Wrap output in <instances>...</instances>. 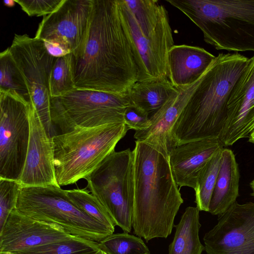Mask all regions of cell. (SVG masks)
Masks as SVG:
<instances>
[{
    "label": "cell",
    "instance_id": "cell-18",
    "mask_svg": "<svg viewBox=\"0 0 254 254\" xmlns=\"http://www.w3.org/2000/svg\"><path fill=\"white\" fill-rule=\"evenodd\" d=\"M224 148L219 138H206L176 146L169 156L179 187L195 189L198 176L211 158Z\"/></svg>",
    "mask_w": 254,
    "mask_h": 254
},
{
    "label": "cell",
    "instance_id": "cell-10",
    "mask_svg": "<svg viewBox=\"0 0 254 254\" xmlns=\"http://www.w3.org/2000/svg\"><path fill=\"white\" fill-rule=\"evenodd\" d=\"M9 51L22 73L31 97V104L48 134L53 136L49 77L56 57L44 42L27 34H15Z\"/></svg>",
    "mask_w": 254,
    "mask_h": 254
},
{
    "label": "cell",
    "instance_id": "cell-13",
    "mask_svg": "<svg viewBox=\"0 0 254 254\" xmlns=\"http://www.w3.org/2000/svg\"><path fill=\"white\" fill-rule=\"evenodd\" d=\"M93 0H64L53 13L44 16L35 38L61 48L67 54L82 44L89 23Z\"/></svg>",
    "mask_w": 254,
    "mask_h": 254
},
{
    "label": "cell",
    "instance_id": "cell-35",
    "mask_svg": "<svg viewBox=\"0 0 254 254\" xmlns=\"http://www.w3.org/2000/svg\"><path fill=\"white\" fill-rule=\"evenodd\" d=\"M95 254H107L105 252L99 249Z\"/></svg>",
    "mask_w": 254,
    "mask_h": 254
},
{
    "label": "cell",
    "instance_id": "cell-22",
    "mask_svg": "<svg viewBox=\"0 0 254 254\" xmlns=\"http://www.w3.org/2000/svg\"><path fill=\"white\" fill-rule=\"evenodd\" d=\"M199 210L189 206L175 226L174 240L169 247L168 254H201L205 247L201 243L199 231Z\"/></svg>",
    "mask_w": 254,
    "mask_h": 254
},
{
    "label": "cell",
    "instance_id": "cell-6",
    "mask_svg": "<svg viewBox=\"0 0 254 254\" xmlns=\"http://www.w3.org/2000/svg\"><path fill=\"white\" fill-rule=\"evenodd\" d=\"M128 128L125 123L76 127L52 136L56 181L65 186L85 179L112 152Z\"/></svg>",
    "mask_w": 254,
    "mask_h": 254
},
{
    "label": "cell",
    "instance_id": "cell-17",
    "mask_svg": "<svg viewBox=\"0 0 254 254\" xmlns=\"http://www.w3.org/2000/svg\"><path fill=\"white\" fill-rule=\"evenodd\" d=\"M201 77L191 85L179 89L150 116L151 125L148 129L135 132L134 138L149 144L169 158L170 153L177 146L173 134V127Z\"/></svg>",
    "mask_w": 254,
    "mask_h": 254
},
{
    "label": "cell",
    "instance_id": "cell-29",
    "mask_svg": "<svg viewBox=\"0 0 254 254\" xmlns=\"http://www.w3.org/2000/svg\"><path fill=\"white\" fill-rule=\"evenodd\" d=\"M21 188L18 181L0 178V229L16 208Z\"/></svg>",
    "mask_w": 254,
    "mask_h": 254
},
{
    "label": "cell",
    "instance_id": "cell-32",
    "mask_svg": "<svg viewBox=\"0 0 254 254\" xmlns=\"http://www.w3.org/2000/svg\"><path fill=\"white\" fill-rule=\"evenodd\" d=\"M3 3L4 5L9 6L11 7L14 5L15 1L14 0H5L3 1Z\"/></svg>",
    "mask_w": 254,
    "mask_h": 254
},
{
    "label": "cell",
    "instance_id": "cell-21",
    "mask_svg": "<svg viewBox=\"0 0 254 254\" xmlns=\"http://www.w3.org/2000/svg\"><path fill=\"white\" fill-rule=\"evenodd\" d=\"M178 90L168 79L150 82L137 81L127 95L130 104L142 110L150 117Z\"/></svg>",
    "mask_w": 254,
    "mask_h": 254
},
{
    "label": "cell",
    "instance_id": "cell-12",
    "mask_svg": "<svg viewBox=\"0 0 254 254\" xmlns=\"http://www.w3.org/2000/svg\"><path fill=\"white\" fill-rule=\"evenodd\" d=\"M203 241L206 254H254V203L236 201Z\"/></svg>",
    "mask_w": 254,
    "mask_h": 254
},
{
    "label": "cell",
    "instance_id": "cell-15",
    "mask_svg": "<svg viewBox=\"0 0 254 254\" xmlns=\"http://www.w3.org/2000/svg\"><path fill=\"white\" fill-rule=\"evenodd\" d=\"M29 144L22 172L18 181L22 187L57 185L52 137L45 130L31 105Z\"/></svg>",
    "mask_w": 254,
    "mask_h": 254
},
{
    "label": "cell",
    "instance_id": "cell-31",
    "mask_svg": "<svg viewBox=\"0 0 254 254\" xmlns=\"http://www.w3.org/2000/svg\"><path fill=\"white\" fill-rule=\"evenodd\" d=\"M123 115L125 124L128 129L142 131L148 129L151 125L149 115L133 105L130 104L127 107Z\"/></svg>",
    "mask_w": 254,
    "mask_h": 254
},
{
    "label": "cell",
    "instance_id": "cell-1",
    "mask_svg": "<svg viewBox=\"0 0 254 254\" xmlns=\"http://www.w3.org/2000/svg\"><path fill=\"white\" fill-rule=\"evenodd\" d=\"M71 56L76 88L127 96L138 70L118 0H93L85 36Z\"/></svg>",
    "mask_w": 254,
    "mask_h": 254
},
{
    "label": "cell",
    "instance_id": "cell-28",
    "mask_svg": "<svg viewBox=\"0 0 254 254\" xmlns=\"http://www.w3.org/2000/svg\"><path fill=\"white\" fill-rule=\"evenodd\" d=\"M70 198L89 216L113 230L116 225L105 207L99 200L84 189L66 190Z\"/></svg>",
    "mask_w": 254,
    "mask_h": 254
},
{
    "label": "cell",
    "instance_id": "cell-30",
    "mask_svg": "<svg viewBox=\"0 0 254 254\" xmlns=\"http://www.w3.org/2000/svg\"><path fill=\"white\" fill-rule=\"evenodd\" d=\"M29 16H46L53 13L64 0H14Z\"/></svg>",
    "mask_w": 254,
    "mask_h": 254
},
{
    "label": "cell",
    "instance_id": "cell-8",
    "mask_svg": "<svg viewBox=\"0 0 254 254\" xmlns=\"http://www.w3.org/2000/svg\"><path fill=\"white\" fill-rule=\"evenodd\" d=\"M130 104L127 95L75 88L62 96L51 98L52 122L61 133L76 127L125 123L124 112Z\"/></svg>",
    "mask_w": 254,
    "mask_h": 254
},
{
    "label": "cell",
    "instance_id": "cell-27",
    "mask_svg": "<svg viewBox=\"0 0 254 254\" xmlns=\"http://www.w3.org/2000/svg\"><path fill=\"white\" fill-rule=\"evenodd\" d=\"M99 248L107 254H150L140 237L128 233L113 234L98 243Z\"/></svg>",
    "mask_w": 254,
    "mask_h": 254
},
{
    "label": "cell",
    "instance_id": "cell-34",
    "mask_svg": "<svg viewBox=\"0 0 254 254\" xmlns=\"http://www.w3.org/2000/svg\"><path fill=\"white\" fill-rule=\"evenodd\" d=\"M250 186L252 190V192L251 195L254 197V180H253L250 183Z\"/></svg>",
    "mask_w": 254,
    "mask_h": 254
},
{
    "label": "cell",
    "instance_id": "cell-3",
    "mask_svg": "<svg viewBox=\"0 0 254 254\" xmlns=\"http://www.w3.org/2000/svg\"><path fill=\"white\" fill-rule=\"evenodd\" d=\"M250 59L238 53L219 54L201 76L173 127L176 144L219 138L231 93Z\"/></svg>",
    "mask_w": 254,
    "mask_h": 254
},
{
    "label": "cell",
    "instance_id": "cell-7",
    "mask_svg": "<svg viewBox=\"0 0 254 254\" xmlns=\"http://www.w3.org/2000/svg\"><path fill=\"white\" fill-rule=\"evenodd\" d=\"M16 210L31 218L58 224L65 232L98 243L114 230L81 209L57 185L22 187Z\"/></svg>",
    "mask_w": 254,
    "mask_h": 254
},
{
    "label": "cell",
    "instance_id": "cell-5",
    "mask_svg": "<svg viewBox=\"0 0 254 254\" xmlns=\"http://www.w3.org/2000/svg\"><path fill=\"white\" fill-rule=\"evenodd\" d=\"M217 50L254 52V0H165Z\"/></svg>",
    "mask_w": 254,
    "mask_h": 254
},
{
    "label": "cell",
    "instance_id": "cell-26",
    "mask_svg": "<svg viewBox=\"0 0 254 254\" xmlns=\"http://www.w3.org/2000/svg\"><path fill=\"white\" fill-rule=\"evenodd\" d=\"M75 88L71 53L56 58L49 77L51 98L62 96Z\"/></svg>",
    "mask_w": 254,
    "mask_h": 254
},
{
    "label": "cell",
    "instance_id": "cell-19",
    "mask_svg": "<svg viewBox=\"0 0 254 254\" xmlns=\"http://www.w3.org/2000/svg\"><path fill=\"white\" fill-rule=\"evenodd\" d=\"M216 58L202 48L174 45L168 52V79L177 89L187 87L197 80Z\"/></svg>",
    "mask_w": 254,
    "mask_h": 254
},
{
    "label": "cell",
    "instance_id": "cell-33",
    "mask_svg": "<svg viewBox=\"0 0 254 254\" xmlns=\"http://www.w3.org/2000/svg\"><path fill=\"white\" fill-rule=\"evenodd\" d=\"M249 141L254 143V131H253L249 136Z\"/></svg>",
    "mask_w": 254,
    "mask_h": 254
},
{
    "label": "cell",
    "instance_id": "cell-25",
    "mask_svg": "<svg viewBox=\"0 0 254 254\" xmlns=\"http://www.w3.org/2000/svg\"><path fill=\"white\" fill-rule=\"evenodd\" d=\"M222 150L211 158L198 176L194 190L195 202L199 211H209L211 198L220 169Z\"/></svg>",
    "mask_w": 254,
    "mask_h": 254
},
{
    "label": "cell",
    "instance_id": "cell-16",
    "mask_svg": "<svg viewBox=\"0 0 254 254\" xmlns=\"http://www.w3.org/2000/svg\"><path fill=\"white\" fill-rule=\"evenodd\" d=\"M254 131V56L231 94L219 139L224 146L249 137Z\"/></svg>",
    "mask_w": 254,
    "mask_h": 254
},
{
    "label": "cell",
    "instance_id": "cell-24",
    "mask_svg": "<svg viewBox=\"0 0 254 254\" xmlns=\"http://www.w3.org/2000/svg\"><path fill=\"white\" fill-rule=\"evenodd\" d=\"M98 243L73 236L65 240L39 246L14 254H95Z\"/></svg>",
    "mask_w": 254,
    "mask_h": 254
},
{
    "label": "cell",
    "instance_id": "cell-20",
    "mask_svg": "<svg viewBox=\"0 0 254 254\" xmlns=\"http://www.w3.org/2000/svg\"><path fill=\"white\" fill-rule=\"evenodd\" d=\"M240 177L238 164L233 151L223 148L209 212L219 216L236 201L239 195Z\"/></svg>",
    "mask_w": 254,
    "mask_h": 254
},
{
    "label": "cell",
    "instance_id": "cell-11",
    "mask_svg": "<svg viewBox=\"0 0 254 254\" xmlns=\"http://www.w3.org/2000/svg\"><path fill=\"white\" fill-rule=\"evenodd\" d=\"M0 178L18 181L29 144L31 104L0 91Z\"/></svg>",
    "mask_w": 254,
    "mask_h": 254
},
{
    "label": "cell",
    "instance_id": "cell-9",
    "mask_svg": "<svg viewBox=\"0 0 254 254\" xmlns=\"http://www.w3.org/2000/svg\"><path fill=\"white\" fill-rule=\"evenodd\" d=\"M133 152L114 151L85 179L89 190L105 207L124 232L132 228Z\"/></svg>",
    "mask_w": 254,
    "mask_h": 254
},
{
    "label": "cell",
    "instance_id": "cell-4",
    "mask_svg": "<svg viewBox=\"0 0 254 254\" xmlns=\"http://www.w3.org/2000/svg\"><path fill=\"white\" fill-rule=\"evenodd\" d=\"M119 3L138 81L168 79L167 56L174 41L166 8L156 0H119Z\"/></svg>",
    "mask_w": 254,
    "mask_h": 254
},
{
    "label": "cell",
    "instance_id": "cell-23",
    "mask_svg": "<svg viewBox=\"0 0 254 254\" xmlns=\"http://www.w3.org/2000/svg\"><path fill=\"white\" fill-rule=\"evenodd\" d=\"M0 91L16 94L31 103L25 79L8 48L0 54Z\"/></svg>",
    "mask_w": 254,
    "mask_h": 254
},
{
    "label": "cell",
    "instance_id": "cell-14",
    "mask_svg": "<svg viewBox=\"0 0 254 254\" xmlns=\"http://www.w3.org/2000/svg\"><path fill=\"white\" fill-rule=\"evenodd\" d=\"M72 236L58 224L31 218L15 208L0 229V254H14Z\"/></svg>",
    "mask_w": 254,
    "mask_h": 254
},
{
    "label": "cell",
    "instance_id": "cell-2",
    "mask_svg": "<svg viewBox=\"0 0 254 254\" xmlns=\"http://www.w3.org/2000/svg\"><path fill=\"white\" fill-rule=\"evenodd\" d=\"M132 152L134 233L146 242L166 238L171 234L175 216L184 202L169 158L137 140Z\"/></svg>",
    "mask_w": 254,
    "mask_h": 254
}]
</instances>
